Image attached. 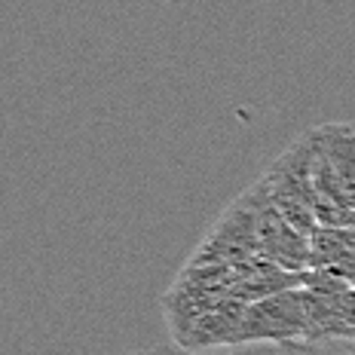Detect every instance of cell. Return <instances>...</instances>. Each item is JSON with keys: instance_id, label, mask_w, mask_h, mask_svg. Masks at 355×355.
<instances>
[{"instance_id": "obj_3", "label": "cell", "mask_w": 355, "mask_h": 355, "mask_svg": "<svg viewBox=\"0 0 355 355\" xmlns=\"http://www.w3.org/2000/svg\"><path fill=\"white\" fill-rule=\"evenodd\" d=\"M254 209V224H257V239H261V251L266 261L285 266V270H309V236L300 233L282 211L272 205V199L266 196L263 184L257 181L254 187L245 190Z\"/></svg>"}, {"instance_id": "obj_4", "label": "cell", "mask_w": 355, "mask_h": 355, "mask_svg": "<svg viewBox=\"0 0 355 355\" xmlns=\"http://www.w3.org/2000/svg\"><path fill=\"white\" fill-rule=\"evenodd\" d=\"M309 266L328 270L355 285V227L319 224L309 236Z\"/></svg>"}, {"instance_id": "obj_8", "label": "cell", "mask_w": 355, "mask_h": 355, "mask_svg": "<svg viewBox=\"0 0 355 355\" xmlns=\"http://www.w3.org/2000/svg\"><path fill=\"white\" fill-rule=\"evenodd\" d=\"M349 227H355V211H352V220H349Z\"/></svg>"}, {"instance_id": "obj_1", "label": "cell", "mask_w": 355, "mask_h": 355, "mask_svg": "<svg viewBox=\"0 0 355 355\" xmlns=\"http://www.w3.org/2000/svg\"><path fill=\"white\" fill-rule=\"evenodd\" d=\"M313 157H315V129L297 138L261 178L272 205L306 236H313V230L319 227V218H315Z\"/></svg>"}, {"instance_id": "obj_6", "label": "cell", "mask_w": 355, "mask_h": 355, "mask_svg": "<svg viewBox=\"0 0 355 355\" xmlns=\"http://www.w3.org/2000/svg\"><path fill=\"white\" fill-rule=\"evenodd\" d=\"M340 315H343V328H346V343L355 346V285L340 291Z\"/></svg>"}, {"instance_id": "obj_2", "label": "cell", "mask_w": 355, "mask_h": 355, "mask_svg": "<svg viewBox=\"0 0 355 355\" xmlns=\"http://www.w3.org/2000/svg\"><path fill=\"white\" fill-rule=\"evenodd\" d=\"M245 343H309V300L306 288H285L270 297L245 303L239 346Z\"/></svg>"}, {"instance_id": "obj_7", "label": "cell", "mask_w": 355, "mask_h": 355, "mask_svg": "<svg viewBox=\"0 0 355 355\" xmlns=\"http://www.w3.org/2000/svg\"><path fill=\"white\" fill-rule=\"evenodd\" d=\"M129 355H209V352L205 349H190V346H181V343H162V346H150V349H138V352H129ZM272 355H288L285 343H279Z\"/></svg>"}, {"instance_id": "obj_5", "label": "cell", "mask_w": 355, "mask_h": 355, "mask_svg": "<svg viewBox=\"0 0 355 355\" xmlns=\"http://www.w3.org/2000/svg\"><path fill=\"white\" fill-rule=\"evenodd\" d=\"M288 355H355L352 343H285Z\"/></svg>"}]
</instances>
